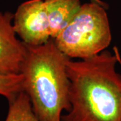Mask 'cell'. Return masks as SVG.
Returning <instances> with one entry per match:
<instances>
[{"label":"cell","mask_w":121,"mask_h":121,"mask_svg":"<svg viewBox=\"0 0 121 121\" xmlns=\"http://www.w3.org/2000/svg\"><path fill=\"white\" fill-rule=\"evenodd\" d=\"M68 59L52 39L42 45H26L20 73L23 91L40 121H61L63 111L70 110Z\"/></svg>","instance_id":"cell-2"},{"label":"cell","mask_w":121,"mask_h":121,"mask_svg":"<svg viewBox=\"0 0 121 121\" xmlns=\"http://www.w3.org/2000/svg\"><path fill=\"white\" fill-rule=\"evenodd\" d=\"M117 55L104 50L67 60L71 108L61 121H121V75Z\"/></svg>","instance_id":"cell-1"},{"label":"cell","mask_w":121,"mask_h":121,"mask_svg":"<svg viewBox=\"0 0 121 121\" xmlns=\"http://www.w3.org/2000/svg\"><path fill=\"white\" fill-rule=\"evenodd\" d=\"M106 8L94 1L82 4L68 25L53 39L58 48L69 59H80L106 50L112 40Z\"/></svg>","instance_id":"cell-3"},{"label":"cell","mask_w":121,"mask_h":121,"mask_svg":"<svg viewBox=\"0 0 121 121\" xmlns=\"http://www.w3.org/2000/svg\"><path fill=\"white\" fill-rule=\"evenodd\" d=\"M51 39L56 38L79 9L80 0H44Z\"/></svg>","instance_id":"cell-6"},{"label":"cell","mask_w":121,"mask_h":121,"mask_svg":"<svg viewBox=\"0 0 121 121\" xmlns=\"http://www.w3.org/2000/svg\"><path fill=\"white\" fill-rule=\"evenodd\" d=\"M13 26L16 35L26 45H42L51 39L43 0H29L20 5L13 14Z\"/></svg>","instance_id":"cell-4"},{"label":"cell","mask_w":121,"mask_h":121,"mask_svg":"<svg viewBox=\"0 0 121 121\" xmlns=\"http://www.w3.org/2000/svg\"><path fill=\"white\" fill-rule=\"evenodd\" d=\"M23 75H0V95L5 97L8 101L13 98L23 91Z\"/></svg>","instance_id":"cell-8"},{"label":"cell","mask_w":121,"mask_h":121,"mask_svg":"<svg viewBox=\"0 0 121 121\" xmlns=\"http://www.w3.org/2000/svg\"><path fill=\"white\" fill-rule=\"evenodd\" d=\"M13 14L0 12V75L20 74L26 45L19 40L13 26Z\"/></svg>","instance_id":"cell-5"},{"label":"cell","mask_w":121,"mask_h":121,"mask_svg":"<svg viewBox=\"0 0 121 121\" xmlns=\"http://www.w3.org/2000/svg\"><path fill=\"white\" fill-rule=\"evenodd\" d=\"M8 115L5 121H40L35 115L30 98L25 91H20L9 100Z\"/></svg>","instance_id":"cell-7"},{"label":"cell","mask_w":121,"mask_h":121,"mask_svg":"<svg viewBox=\"0 0 121 121\" xmlns=\"http://www.w3.org/2000/svg\"><path fill=\"white\" fill-rule=\"evenodd\" d=\"M91 1H94V2H96V3H98L99 4H102L104 5V6H106L107 7V5L105 3H104L103 1H100V0H91Z\"/></svg>","instance_id":"cell-9"}]
</instances>
